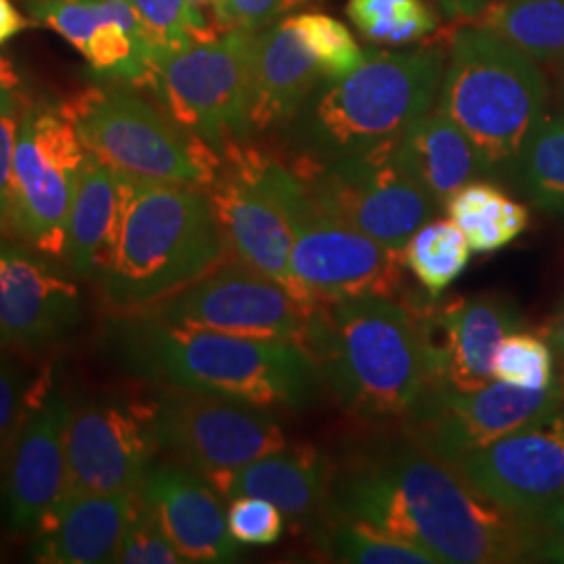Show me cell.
Listing matches in <instances>:
<instances>
[{"label": "cell", "instance_id": "8", "mask_svg": "<svg viewBox=\"0 0 564 564\" xmlns=\"http://www.w3.org/2000/svg\"><path fill=\"white\" fill-rule=\"evenodd\" d=\"M82 144L121 174L142 181L207 188L220 172V153L184 130L137 86L101 82L61 105Z\"/></svg>", "mask_w": 564, "mask_h": 564}, {"label": "cell", "instance_id": "48", "mask_svg": "<svg viewBox=\"0 0 564 564\" xmlns=\"http://www.w3.org/2000/svg\"><path fill=\"white\" fill-rule=\"evenodd\" d=\"M193 4H197V7H205V4H214V0H191Z\"/></svg>", "mask_w": 564, "mask_h": 564}, {"label": "cell", "instance_id": "49", "mask_svg": "<svg viewBox=\"0 0 564 564\" xmlns=\"http://www.w3.org/2000/svg\"><path fill=\"white\" fill-rule=\"evenodd\" d=\"M561 101H563L564 107V67L563 72H561Z\"/></svg>", "mask_w": 564, "mask_h": 564}, {"label": "cell", "instance_id": "33", "mask_svg": "<svg viewBox=\"0 0 564 564\" xmlns=\"http://www.w3.org/2000/svg\"><path fill=\"white\" fill-rule=\"evenodd\" d=\"M347 18L368 41L393 46L421 41L440 25L424 0H349Z\"/></svg>", "mask_w": 564, "mask_h": 564}, {"label": "cell", "instance_id": "14", "mask_svg": "<svg viewBox=\"0 0 564 564\" xmlns=\"http://www.w3.org/2000/svg\"><path fill=\"white\" fill-rule=\"evenodd\" d=\"M563 405L561 383L540 391L500 381L473 391L429 384L403 416V431L437 458L454 464L519 429L544 421Z\"/></svg>", "mask_w": 564, "mask_h": 564}, {"label": "cell", "instance_id": "6", "mask_svg": "<svg viewBox=\"0 0 564 564\" xmlns=\"http://www.w3.org/2000/svg\"><path fill=\"white\" fill-rule=\"evenodd\" d=\"M547 82L538 61L484 25L456 30L440 86V111L477 151L484 176L510 178L535 123Z\"/></svg>", "mask_w": 564, "mask_h": 564}, {"label": "cell", "instance_id": "26", "mask_svg": "<svg viewBox=\"0 0 564 564\" xmlns=\"http://www.w3.org/2000/svg\"><path fill=\"white\" fill-rule=\"evenodd\" d=\"M128 197V176L86 153L67 218L63 262L84 281H101L113 260Z\"/></svg>", "mask_w": 564, "mask_h": 564}, {"label": "cell", "instance_id": "19", "mask_svg": "<svg viewBox=\"0 0 564 564\" xmlns=\"http://www.w3.org/2000/svg\"><path fill=\"white\" fill-rule=\"evenodd\" d=\"M160 449L151 405L95 402L72 408L67 424V491L134 494Z\"/></svg>", "mask_w": 564, "mask_h": 564}, {"label": "cell", "instance_id": "22", "mask_svg": "<svg viewBox=\"0 0 564 564\" xmlns=\"http://www.w3.org/2000/svg\"><path fill=\"white\" fill-rule=\"evenodd\" d=\"M139 496L186 563H232L241 544L228 531L220 494L197 470L178 463H151Z\"/></svg>", "mask_w": 564, "mask_h": 564}, {"label": "cell", "instance_id": "34", "mask_svg": "<svg viewBox=\"0 0 564 564\" xmlns=\"http://www.w3.org/2000/svg\"><path fill=\"white\" fill-rule=\"evenodd\" d=\"M491 377L529 391L550 389L558 383L554 351L542 335L514 330L498 343L491 358Z\"/></svg>", "mask_w": 564, "mask_h": 564}, {"label": "cell", "instance_id": "3", "mask_svg": "<svg viewBox=\"0 0 564 564\" xmlns=\"http://www.w3.org/2000/svg\"><path fill=\"white\" fill-rule=\"evenodd\" d=\"M305 351L343 408L364 421H403L426 389L419 321L395 300L321 303Z\"/></svg>", "mask_w": 564, "mask_h": 564}, {"label": "cell", "instance_id": "16", "mask_svg": "<svg viewBox=\"0 0 564 564\" xmlns=\"http://www.w3.org/2000/svg\"><path fill=\"white\" fill-rule=\"evenodd\" d=\"M405 305L421 328L426 387L473 391L491 383V358L498 343L524 324L519 303L498 291L447 302L416 293Z\"/></svg>", "mask_w": 564, "mask_h": 564}, {"label": "cell", "instance_id": "36", "mask_svg": "<svg viewBox=\"0 0 564 564\" xmlns=\"http://www.w3.org/2000/svg\"><path fill=\"white\" fill-rule=\"evenodd\" d=\"M139 13L155 46L184 48L220 36L216 23L191 0H128Z\"/></svg>", "mask_w": 564, "mask_h": 564}, {"label": "cell", "instance_id": "42", "mask_svg": "<svg viewBox=\"0 0 564 564\" xmlns=\"http://www.w3.org/2000/svg\"><path fill=\"white\" fill-rule=\"evenodd\" d=\"M25 86L21 82L20 72L11 59L0 55V111L21 116L23 107L28 105Z\"/></svg>", "mask_w": 564, "mask_h": 564}, {"label": "cell", "instance_id": "32", "mask_svg": "<svg viewBox=\"0 0 564 564\" xmlns=\"http://www.w3.org/2000/svg\"><path fill=\"white\" fill-rule=\"evenodd\" d=\"M337 563L435 564L423 547L400 540L372 524L330 514L312 538Z\"/></svg>", "mask_w": 564, "mask_h": 564}, {"label": "cell", "instance_id": "37", "mask_svg": "<svg viewBox=\"0 0 564 564\" xmlns=\"http://www.w3.org/2000/svg\"><path fill=\"white\" fill-rule=\"evenodd\" d=\"M113 563L123 564H181L182 558L176 545L170 542L153 510L142 502L134 510V517L128 524L120 550L113 556Z\"/></svg>", "mask_w": 564, "mask_h": 564}, {"label": "cell", "instance_id": "25", "mask_svg": "<svg viewBox=\"0 0 564 564\" xmlns=\"http://www.w3.org/2000/svg\"><path fill=\"white\" fill-rule=\"evenodd\" d=\"M247 76L253 134L282 130L324 80L318 61L284 18L251 32Z\"/></svg>", "mask_w": 564, "mask_h": 564}, {"label": "cell", "instance_id": "21", "mask_svg": "<svg viewBox=\"0 0 564 564\" xmlns=\"http://www.w3.org/2000/svg\"><path fill=\"white\" fill-rule=\"evenodd\" d=\"M80 323L78 284L41 251L0 235V345L42 347Z\"/></svg>", "mask_w": 564, "mask_h": 564}, {"label": "cell", "instance_id": "43", "mask_svg": "<svg viewBox=\"0 0 564 564\" xmlns=\"http://www.w3.org/2000/svg\"><path fill=\"white\" fill-rule=\"evenodd\" d=\"M529 527L535 531L540 544L542 542H564V498L558 505L545 510L544 514L533 519Z\"/></svg>", "mask_w": 564, "mask_h": 564}, {"label": "cell", "instance_id": "46", "mask_svg": "<svg viewBox=\"0 0 564 564\" xmlns=\"http://www.w3.org/2000/svg\"><path fill=\"white\" fill-rule=\"evenodd\" d=\"M489 2L491 0H437L445 15L466 21L477 20Z\"/></svg>", "mask_w": 564, "mask_h": 564}, {"label": "cell", "instance_id": "29", "mask_svg": "<svg viewBox=\"0 0 564 564\" xmlns=\"http://www.w3.org/2000/svg\"><path fill=\"white\" fill-rule=\"evenodd\" d=\"M470 23L535 61H564V0H491Z\"/></svg>", "mask_w": 564, "mask_h": 564}, {"label": "cell", "instance_id": "44", "mask_svg": "<svg viewBox=\"0 0 564 564\" xmlns=\"http://www.w3.org/2000/svg\"><path fill=\"white\" fill-rule=\"evenodd\" d=\"M540 335L545 341L550 343L554 358L561 364V377H564V300L558 310L545 321L544 326L540 328Z\"/></svg>", "mask_w": 564, "mask_h": 564}, {"label": "cell", "instance_id": "41", "mask_svg": "<svg viewBox=\"0 0 564 564\" xmlns=\"http://www.w3.org/2000/svg\"><path fill=\"white\" fill-rule=\"evenodd\" d=\"M20 116L0 111V235H11L13 202V151Z\"/></svg>", "mask_w": 564, "mask_h": 564}, {"label": "cell", "instance_id": "40", "mask_svg": "<svg viewBox=\"0 0 564 564\" xmlns=\"http://www.w3.org/2000/svg\"><path fill=\"white\" fill-rule=\"evenodd\" d=\"M30 393L32 387H28L25 370L20 364L0 358V463L18 433Z\"/></svg>", "mask_w": 564, "mask_h": 564}, {"label": "cell", "instance_id": "10", "mask_svg": "<svg viewBox=\"0 0 564 564\" xmlns=\"http://www.w3.org/2000/svg\"><path fill=\"white\" fill-rule=\"evenodd\" d=\"M247 30H230L184 48H153L151 90L167 116L223 153L251 139Z\"/></svg>", "mask_w": 564, "mask_h": 564}, {"label": "cell", "instance_id": "51", "mask_svg": "<svg viewBox=\"0 0 564 564\" xmlns=\"http://www.w3.org/2000/svg\"><path fill=\"white\" fill-rule=\"evenodd\" d=\"M558 383H561V389H563V398H564V377H558Z\"/></svg>", "mask_w": 564, "mask_h": 564}, {"label": "cell", "instance_id": "38", "mask_svg": "<svg viewBox=\"0 0 564 564\" xmlns=\"http://www.w3.org/2000/svg\"><path fill=\"white\" fill-rule=\"evenodd\" d=\"M226 521L235 542L241 545L276 544L284 533V514L262 498L239 496L228 500Z\"/></svg>", "mask_w": 564, "mask_h": 564}, {"label": "cell", "instance_id": "9", "mask_svg": "<svg viewBox=\"0 0 564 564\" xmlns=\"http://www.w3.org/2000/svg\"><path fill=\"white\" fill-rule=\"evenodd\" d=\"M289 167L328 214L395 251L440 209L400 162L398 139L326 162L293 155Z\"/></svg>", "mask_w": 564, "mask_h": 564}, {"label": "cell", "instance_id": "28", "mask_svg": "<svg viewBox=\"0 0 564 564\" xmlns=\"http://www.w3.org/2000/svg\"><path fill=\"white\" fill-rule=\"evenodd\" d=\"M449 220L463 230L473 253H496L517 241L531 224L527 205L512 199L494 182L464 184L444 205Z\"/></svg>", "mask_w": 564, "mask_h": 564}, {"label": "cell", "instance_id": "15", "mask_svg": "<svg viewBox=\"0 0 564 564\" xmlns=\"http://www.w3.org/2000/svg\"><path fill=\"white\" fill-rule=\"evenodd\" d=\"M220 172L205 193L228 251L239 262L258 270L282 286L305 307L321 303L303 289L291 270V228L281 205L263 184L253 162V144L230 141L220 153Z\"/></svg>", "mask_w": 564, "mask_h": 564}, {"label": "cell", "instance_id": "27", "mask_svg": "<svg viewBox=\"0 0 564 564\" xmlns=\"http://www.w3.org/2000/svg\"><path fill=\"white\" fill-rule=\"evenodd\" d=\"M398 158L440 207L484 174L475 147L442 111H426L403 130L398 137Z\"/></svg>", "mask_w": 564, "mask_h": 564}, {"label": "cell", "instance_id": "7", "mask_svg": "<svg viewBox=\"0 0 564 564\" xmlns=\"http://www.w3.org/2000/svg\"><path fill=\"white\" fill-rule=\"evenodd\" d=\"M253 162L291 228V270L316 303L384 297L408 303L402 251L389 249L328 214L293 170L253 144Z\"/></svg>", "mask_w": 564, "mask_h": 564}, {"label": "cell", "instance_id": "2", "mask_svg": "<svg viewBox=\"0 0 564 564\" xmlns=\"http://www.w3.org/2000/svg\"><path fill=\"white\" fill-rule=\"evenodd\" d=\"M116 339L134 375L260 408L302 410L323 381L318 364L297 343L239 337L144 314H123Z\"/></svg>", "mask_w": 564, "mask_h": 564}, {"label": "cell", "instance_id": "18", "mask_svg": "<svg viewBox=\"0 0 564 564\" xmlns=\"http://www.w3.org/2000/svg\"><path fill=\"white\" fill-rule=\"evenodd\" d=\"M72 405L59 387L32 389L18 433L2 458L0 517L15 533H32L67 487L65 437Z\"/></svg>", "mask_w": 564, "mask_h": 564}, {"label": "cell", "instance_id": "13", "mask_svg": "<svg viewBox=\"0 0 564 564\" xmlns=\"http://www.w3.org/2000/svg\"><path fill=\"white\" fill-rule=\"evenodd\" d=\"M314 312L281 282L230 256L199 281L134 314L251 339L297 343L305 349Z\"/></svg>", "mask_w": 564, "mask_h": 564}, {"label": "cell", "instance_id": "47", "mask_svg": "<svg viewBox=\"0 0 564 564\" xmlns=\"http://www.w3.org/2000/svg\"><path fill=\"white\" fill-rule=\"evenodd\" d=\"M531 561L564 564V542H542V544H538Z\"/></svg>", "mask_w": 564, "mask_h": 564}, {"label": "cell", "instance_id": "1", "mask_svg": "<svg viewBox=\"0 0 564 564\" xmlns=\"http://www.w3.org/2000/svg\"><path fill=\"white\" fill-rule=\"evenodd\" d=\"M330 512L383 529L442 564L523 563L540 544L529 524L475 491L403 429L335 466Z\"/></svg>", "mask_w": 564, "mask_h": 564}, {"label": "cell", "instance_id": "12", "mask_svg": "<svg viewBox=\"0 0 564 564\" xmlns=\"http://www.w3.org/2000/svg\"><path fill=\"white\" fill-rule=\"evenodd\" d=\"M151 429L160 449L205 479L289 445L268 408L167 384L151 403Z\"/></svg>", "mask_w": 564, "mask_h": 564}, {"label": "cell", "instance_id": "5", "mask_svg": "<svg viewBox=\"0 0 564 564\" xmlns=\"http://www.w3.org/2000/svg\"><path fill=\"white\" fill-rule=\"evenodd\" d=\"M437 46L370 51L341 78H324L282 128L293 155L337 160L393 141L431 111L444 78Z\"/></svg>", "mask_w": 564, "mask_h": 564}, {"label": "cell", "instance_id": "30", "mask_svg": "<svg viewBox=\"0 0 564 564\" xmlns=\"http://www.w3.org/2000/svg\"><path fill=\"white\" fill-rule=\"evenodd\" d=\"M510 178L527 202L564 218V116L544 113L535 123Z\"/></svg>", "mask_w": 564, "mask_h": 564}, {"label": "cell", "instance_id": "24", "mask_svg": "<svg viewBox=\"0 0 564 564\" xmlns=\"http://www.w3.org/2000/svg\"><path fill=\"white\" fill-rule=\"evenodd\" d=\"M139 491H67L32 531L30 556L36 563H113L134 517Z\"/></svg>", "mask_w": 564, "mask_h": 564}, {"label": "cell", "instance_id": "17", "mask_svg": "<svg viewBox=\"0 0 564 564\" xmlns=\"http://www.w3.org/2000/svg\"><path fill=\"white\" fill-rule=\"evenodd\" d=\"M452 466L484 498L531 523L564 498V405Z\"/></svg>", "mask_w": 564, "mask_h": 564}, {"label": "cell", "instance_id": "20", "mask_svg": "<svg viewBox=\"0 0 564 564\" xmlns=\"http://www.w3.org/2000/svg\"><path fill=\"white\" fill-rule=\"evenodd\" d=\"M23 7L36 25L69 42L97 80L151 86L155 42L128 0H23Z\"/></svg>", "mask_w": 564, "mask_h": 564}, {"label": "cell", "instance_id": "35", "mask_svg": "<svg viewBox=\"0 0 564 564\" xmlns=\"http://www.w3.org/2000/svg\"><path fill=\"white\" fill-rule=\"evenodd\" d=\"M310 55L318 61L324 78H341L362 63L366 53L341 21L324 13L284 18Z\"/></svg>", "mask_w": 564, "mask_h": 564}, {"label": "cell", "instance_id": "23", "mask_svg": "<svg viewBox=\"0 0 564 564\" xmlns=\"http://www.w3.org/2000/svg\"><path fill=\"white\" fill-rule=\"evenodd\" d=\"M226 498L253 496L281 510L293 529L314 538L330 519L335 464L314 445H286L230 473L207 477Z\"/></svg>", "mask_w": 564, "mask_h": 564}, {"label": "cell", "instance_id": "11", "mask_svg": "<svg viewBox=\"0 0 564 564\" xmlns=\"http://www.w3.org/2000/svg\"><path fill=\"white\" fill-rule=\"evenodd\" d=\"M86 149L61 105L28 102L13 151L11 235L63 260L67 218Z\"/></svg>", "mask_w": 564, "mask_h": 564}, {"label": "cell", "instance_id": "31", "mask_svg": "<svg viewBox=\"0 0 564 564\" xmlns=\"http://www.w3.org/2000/svg\"><path fill=\"white\" fill-rule=\"evenodd\" d=\"M470 245L452 220H429L405 242V268L423 286L424 293L440 300L449 284L463 276L470 262Z\"/></svg>", "mask_w": 564, "mask_h": 564}, {"label": "cell", "instance_id": "50", "mask_svg": "<svg viewBox=\"0 0 564 564\" xmlns=\"http://www.w3.org/2000/svg\"><path fill=\"white\" fill-rule=\"evenodd\" d=\"M76 2H86V4H95V2H102V0H76Z\"/></svg>", "mask_w": 564, "mask_h": 564}, {"label": "cell", "instance_id": "4", "mask_svg": "<svg viewBox=\"0 0 564 564\" xmlns=\"http://www.w3.org/2000/svg\"><path fill=\"white\" fill-rule=\"evenodd\" d=\"M228 258L205 188L128 176L120 239L99 284L111 307L134 314L199 281Z\"/></svg>", "mask_w": 564, "mask_h": 564}, {"label": "cell", "instance_id": "39", "mask_svg": "<svg viewBox=\"0 0 564 564\" xmlns=\"http://www.w3.org/2000/svg\"><path fill=\"white\" fill-rule=\"evenodd\" d=\"M305 0H214V23L218 32H256L282 20V15L302 7Z\"/></svg>", "mask_w": 564, "mask_h": 564}, {"label": "cell", "instance_id": "45", "mask_svg": "<svg viewBox=\"0 0 564 564\" xmlns=\"http://www.w3.org/2000/svg\"><path fill=\"white\" fill-rule=\"evenodd\" d=\"M30 25H36V23L25 20L20 11L13 7L11 0H0V44L18 36Z\"/></svg>", "mask_w": 564, "mask_h": 564}]
</instances>
